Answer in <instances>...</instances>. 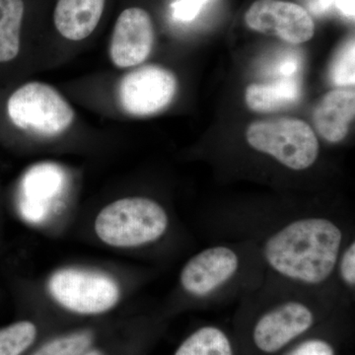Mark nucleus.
Listing matches in <instances>:
<instances>
[{
    "label": "nucleus",
    "instance_id": "1",
    "mask_svg": "<svg viewBox=\"0 0 355 355\" xmlns=\"http://www.w3.org/2000/svg\"><path fill=\"white\" fill-rule=\"evenodd\" d=\"M343 232L321 217L298 219L266 240L263 254L275 272L301 284H323L335 270Z\"/></svg>",
    "mask_w": 355,
    "mask_h": 355
},
{
    "label": "nucleus",
    "instance_id": "2",
    "mask_svg": "<svg viewBox=\"0 0 355 355\" xmlns=\"http://www.w3.org/2000/svg\"><path fill=\"white\" fill-rule=\"evenodd\" d=\"M165 209L147 198H125L110 203L98 214L95 230L103 242L133 248L157 241L167 231Z\"/></svg>",
    "mask_w": 355,
    "mask_h": 355
},
{
    "label": "nucleus",
    "instance_id": "3",
    "mask_svg": "<svg viewBox=\"0 0 355 355\" xmlns=\"http://www.w3.org/2000/svg\"><path fill=\"white\" fill-rule=\"evenodd\" d=\"M7 114L16 128L44 137H55L67 132L76 116L57 89L37 81L14 91L7 102Z\"/></svg>",
    "mask_w": 355,
    "mask_h": 355
},
{
    "label": "nucleus",
    "instance_id": "4",
    "mask_svg": "<svg viewBox=\"0 0 355 355\" xmlns=\"http://www.w3.org/2000/svg\"><path fill=\"white\" fill-rule=\"evenodd\" d=\"M247 141L289 169H308L319 156V141L312 128L297 119L279 118L251 123Z\"/></svg>",
    "mask_w": 355,
    "mask_h": 355
},
{
    "label": "nucleus",
    "instance_id": "5",
    "mask_svg": "<svg viewBox=\"0 0 355 355\" xmlns=\"http://www.w3.org/2000/svg\"><path fill=\"white\" fill-rule=\"evenodd\" d=\"M51 297L65 309L84 315L101 314L120 299L118 284L108 275L90 270H58L49 282Z\"/></svg>",
    "mask_w": 355,
    "mask_h": 355
},
{
    "label": "nucleus",
    "instance_id": "6",
    "mask_svg": "<svg viewBox=\"0 0 355 355\" xmlns=\"http://www.w3.org/2000/svg\"><path fill=\"white\" fill-rule=\"evenodd\" d=\"M177 89L176 76L169 69L146 65L123 77L118 89L119 101L123 111L132 116H151L171 104Z\"/></svg>",
    "mask_w": 355,
    "mask_h": 355
},
{
    "label": "nucleus",
    "instance_id": "7",
    "mask_svg": "<svg viewBox=\"0 0 355 355\" xmlns=\"http://www.w3.org/2000/svg\"><path fill=\"white\" fill-rule=\"evenodd\" d=\"M248 27L299 44L314 37L315 24L304 7L284 0H257L245 15Z\"/></svg>",
    "mask_w": 355,
    "mask_h": 355
},
{
    "label": "nucleus",
    "instance_id": "8",
    "mask_svg": "<svg viewBox=\"0 0 355 355\" xmlns=\"http://www.w3.org/2000/svg\"><path fill=\"white\" fill-rule=\"evenodd\" d=\"M154 27L150 15L139 7H130L120 14L114 24L110 58L120 69L144 62L153 51Z\"/></svg>",
    "mask_w": 355,
    "mask_h": 355
},
{
    "label": "nucleus",
    "instance_id": "9",
    "mask_svg": "<svg viewBox=\"0 0 355 355\" xmlns=\"http://www.w3.org/2000/svg\"><path fill=\"white\" fill-rule=\"evenodd\" d=\"M314 324L312 310L299 301H287L268 311L254 328L256 347L266 354H275L306 333Z\"/></svg>",
    "mask_w": 355,
    "mask_h": 355
},
{
    "label": "nucleus",
    "instance_id": "10",
    "mask_svg": "<svg viewBox=\"0 0 355 355\" xmlns=\"http://www.w3.org/2000/svg\"><path fill=\"white\" fill-rule=\"evenodd\" d=\"M239 258L230 248H207L187 261L180 275L184 291L196 297H205L234 277Z\"/></svg>",
    "mask_w": 355,
    "mask_h": 355
},
{
    "label": "nucleus",
    "instance_id": "11",
    "mask_svg": "<svg viewBox=\"0 0 355 355\" xmlns=\"http://www.w3.org/2000/svg\"><path fill=\"white\" fill-rule=\"evenodd\" d=\"M64 173L55 164L32 167L22 182L21 214L30 222L43 220L49 205L58 197L64 186Z\"/></svg>",
    "mask_w": 355,
    "mask_h": 355
},
{
    "label": "nucleus",
    "instance_id": "12",
    "mask_svg": "<svg viewBox=\"0 0 355 355\" xmlns=\"http://www.w3.org/2000/svg\"><path fill=\"white\" fill-rule=\"evenodd\" d=\"M355 114V93L335 89L324 96L313 113L318 133L327 141L338 144L345 139Z\"/></svg>",
    "mask_w": 355,
    "mask_h": 355
},
{
    "label": "nucleus",
    "instance_id": "13",
    "mask_svg": "<svg viewBox=\"0 0 355 355\" xmlns=\"http://www.w3.org/2000/svg\"><path fill=\"white\" fill-rule=\"evenodd\" d=\"M106 0H58L53 23L58 32L69 41H83L95 31Z\"/></svg>",
    "mask_w": 355,
    "mask_h": 355
},
{
    "label": "nucleus",
    "instance_id": "14",
    "mask_svg": "<svg viewBox=\"0 0 355 355\" xmlns=\"http://www.w3.org/2000/svg\"><path fill=\"white\" fill-rule=\"evenodd\" d=\"M301 95L300 78H279L251 84L247 87L245 99L252 111L272 113L293 106Z\"/></svg>",
    "mask_w": 355,
    "mask_h": 355
},
{
    "label": "nucleus",
    "instance_id": "15",
    "mask_svg": "<svg viewBox=\"0 0 355 355\" xmlns=\"http://www.w3.org/2000/svg\"><path fill=\"white\" fill-rule=\"evenodd\" d=\"M24 0H0V64L12 62L21 46Z\"/></svg>",
    "mask_w": 355,
    "mask_h": 355
},
{
    "label": "nucleus",
    "instance_id": "16",
    "mask_svg": "<svg viewBox=\"0 0 355 355\" xmlns=\"http://www.w3.org/2000/svg\"><path fill=\"white\" fill-rule=\"evenodd\" d=\"M175 355H233V349L224 331L209 326L191 334Z\"/></svg>",
    "mask_w": 355,
    "mask_h": 355
},
{
    "label": "nucleus",
    "instance_id": "17",
    "mask_svg": "<svg viewBox=\"0 0 355 355\" xmlns=\"http://www.w3.org/2000/svg\"><path fill=\"white\" fill-rule=\"evenodd\" d=\"M37 336L32 322L21 321L0 329V355H22Z\"/></svg>",
    "mask_w": 355,
    "mask_h": 355
},
{
    "label": "nucleus",
    "instance_id": "18",
    "mask_svg": "<svg viewBox=\"0 0 355 355\" xmlns=\"http://www.w3.org/2000/svg\"><path fill=\"white\" fill-rule=\"evenodd\" d=\"M355 44L354 39H349L340 46L330 67L331 83L336 86L354 85L355 83Z\"/></svg>",
    "mask_w": 355,
    "mask_h": 355
},
{
    "label": "nucleus",
    "instance_id": "19",
    "mask_svg": "<svg viewBox=\"0 0 355 355\" xmlns=\"http://www.w3.org/2000/svg\"><path fill=\"white\" fill-rule=\"evenodd\" d=\"M92 343V336L88 331L60 336L40 347L33 355H80Z\"/></svg>",
    "mask_w": 355,
    "mask_h": 355
},
{
    "label": "nucleus",
    "instance_id": "20",
    "mask_svg": "<svg viewBox=\"0 0 355 355\" xmlns=\"http://www.w3.org/2000/svg\"><path fill=\"white\" fill-rule=\"evenodd\" d=\"M302 55L293 49L280 51L273 55L265 65V73L273 79L300 78L299 73L302 70Z\"/></svg>",
    "mask_w": 355,
    "mask_h": 355
},
{
    "label": "nucleus",
    "instance_id": "21",
    "mask_svg": "<svg viewBox=\"0 0 355 355\" xmlns=\"http://www.w3.org/2000/svg\"><path fill=\"white\" fill-rule=\"evenodd\" d=\"M340 261V275L343 282L350 288L355 286V244L352 242L345 250L342 257L338 258Z\"/></svg>",
    "mask_w": 355,
    "mask_h": 355
},
{
    "label": "nucleus",
    "instance_id": "22",
    "mask_svg": "<svg viewBox=\"0 0 355 355\" xmlns=\"http://www.w3.org/2000/svg\"><path fill=\"white\" fill-rule=\"evenodd\" d=\"M207 1L209 0H179L173 4L174 16L184 22L193 20Z\"/></svg>",
    "mask_w": 355,
    "mask_h": 355
},
{
    "label": "nucleus",
    "instance_id": "23",
    "mask_svg": "<svg viewBox=\"0 0 355 355\" xmlns=\"http://www.w3.org/2000/svg\"><path fill=\"white\" fill-rule=\"evenodd\" d=\"M287 355H336V352L331 343L315 338L301 343Z\"/></svg>",
    "mask_w": 355,
    "mask_h": 355
},
{
    "label": "nucleus",
    "instance_id": "24",
    "mask_svg": "<svg viewBox=\"0 0 355 355\" xmlns=\"http://www.w3.org/2000/svg\"><path fill=\"white\" fill-rule=\"evenodd\" d=\"M308 13L314 14L315 16L324 15L328 12L331 7L335 6L336 0H301Z\"/></svg>",
    "mask_w": 355,
    "mask_h": 355
},
{
    "label": "nucleus",
    "instance_id": "25",
    "mask_svg": "<svg viewBox=\"0 0 355 355\" xmlns=\"http://www.w3.org/2000/svg\"><path fill=\"white\" fill-rule=\"evenodd\" d=\"M335 6L347 17H354V0H336Z\"/></svg>",
    "mask_w": 355,
    "mask_h": 355
},
{
    "label": "nucleus",
    "instance_id": "26",
    "mask_svg": "<svg viewBox=\"0 0 355 355\" xmlns=\"http://www.w3.org/2000/svg\"><path fill=\"white\" fill-rule=\"evenodd\" d=\"M80 355H103L101 352H97V350H90V352H84L83 354Z\"/></svg>",
    "mask_w": 355,
    "mask_h": 355
}]
</instances>
